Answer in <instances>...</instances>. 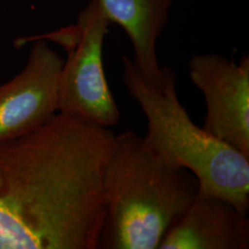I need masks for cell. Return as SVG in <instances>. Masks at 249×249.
<instances>
[{
  "label": "cell",
  "instance_id": "cell-8",
  "mask_svg": "<svg viewBox=\"0 0 249 249\" xmlns=\"http://www.w3.org/2000/svg\"><path fill=\"white\" fill-rule=\"evenodd\" d=\"M110 20L121 27L131 41L133 61L152 83L160 80L157 42L166 26L175 0H96Z\"/></svg>",
  "mask_w": 249,
  "mask_h": 249
},
{
  "label": "cell",
  "instance_id": "cell-5",
  "mask_svg": "<svg viewBox=\"0 0 249 249\" xmlns=\"http://www.w3.org/2000/svg\"><path fill=\"white\" fill-rule=\"evenodd\" d=\"M188 72L204 96L202 128L249 158V53L238 63L220 53H196Z\"/></svg>",
  "mask_w": 249,
  "mask_h": 249
},
{
  "label": "cell",
  "instance_id": "cell-2",
  "mask_svg": "<svg viewBox=\"0 0 249 249\" xmlns=\"http://www.w3.org/2000/svg\"><path fill=\"white\" fill-rule=\"evenodd\" d=\"M199 191L189 170L162 159L134 131L116 135L104 176L98 249H158Z\"/></svg>",
  "mask_w": 249,
  "mask_h": 249
},
{
  "label": "cell",
  "instance_id": "cell-7",
  "mask_svg": "<svg viewBox=\"0 0 249 249\" xmlns=\"http://www.w3.org/2000/svg\"><path fill=\"white\" fill-rule=\"evenodd\" d=\"M249 220L234 205L199 189L158 249H249Z\"/></svg>",
  "mask_w": 249,
  "mask_h": 249
},
{
  "label": "cell",
  "instance_id": "cell-3",
  "mask_svg": "<svg viewBox=\"0 0 249 249\" xmlns=\"http://www.w3.org/2000/svg\"><path fill=\"white\" fill-rule=\"evenodd\" d=\"M123 82L147 118L146 145L162 159L192 172L199 189L221 196L243 213L249 210V158L197 126L181 105L177 74L160 68V80L143 77L133 60L122 56Z\"/></svg>",
  "mask_w": 249,
  "mask_h": 249
},
{
  "label": "cell",
  "instance_id": "cell-4",
  "mask_svg": "<svg viewBox=\"0 0 249 249\" xmlns=\"http://www.w3.org/2000/svg\"><path fill=\"white\" fill-rule=\"evenodd\" d=\"M111 25L96 0L81 10L77 23L40 36L61 45L68 53L58 80V113L107 127L120 120L103 63Z\"/></svg>",
  "mask_w": 249,
  "mask_h": 249
},
{
  "label": "cell",
  "instance_id": "cell-1",
  "mask_svg": "<svg viewBox=\"0 0 249 249\" xmlns=\"http://www.w3.org/2000/svg\"><path fill=\"white\" fill-rule=\"evenodd\" d=\"M116 134L56 113L0 141V249H98Z\"/></svg>",
  "mask_w": 249,
  "mask_h": 249
},
{
  "label": "cell",
  "instance_id": "cell-6",
  "mask_svg": "<svg viewBox=\"0 0 249 249\" xmlns=\"http://www.w3.org/2000/svg\"><path fill=\"white\" fill-rule=\"evenodd\" d=\"M34 42L26 65L0 84V141L30 132L58 113V80L64 59L39 37L18 39L15 45Z\"/></svg>",
  "mask_w": 249,
  "mask_h": 249
}]
</instances>
